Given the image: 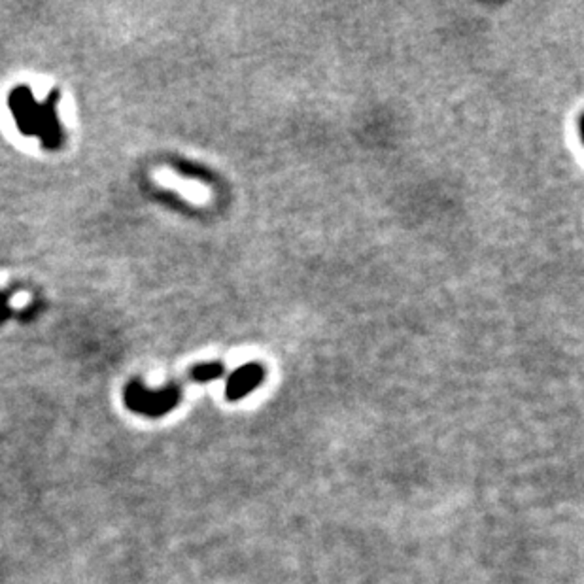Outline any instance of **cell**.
Returning a JSON list of instances; mask_svg holds the SVG:
<instances>
[{
	"mask_svg": "<svg viewBox=\"0 0 584 584\" xmlns=\"http://www.w3.org/2000/svg\"><path fill=\"white\" fill-rule=\"evenodd\" d=\"M127 403L133 410H139V412L150 416H159L178 403V392L176 390L146 392V390H140L139 386H131L127 390Z\"/></svg>",
	"mask_w": 584,
	"mask_h": 584,
	"instance_id": "1",
	"label": "cell"
},
{
	"mask_svg": "<svg viewBox=\"0 0 584 584\" xmlns=\"http://www.w3.org/2000/svg\"><path fill=\"white\" fill-rule=\"evenodd\" d=\"M261 380V371L255 365H248L242 367L239 373L233 374V379L227 384V398L229 399H241L242 395H246L250 390H253Z\"/></svg>",
	"mask_w": 584,
	"mask_h": 584,
	"instance_id": "2",
	"label": "cell"
},
{
	"mask_svg": "<svg viewBox=\"0 0 584 584\" xmlns=\"http://www.w3.org/2000/svg\"><path fill=\"white\" fill-rule=\"evenodd\" d=\"M222 371L223 369L220 365H203V367H197L193 371V376L197 380H212L216 379Z\"/></svg>",
	"mask_w": 584,
	"mask_h": 584,
	"instance_id": "3",
	"label": "cell"
}]
</instances>
